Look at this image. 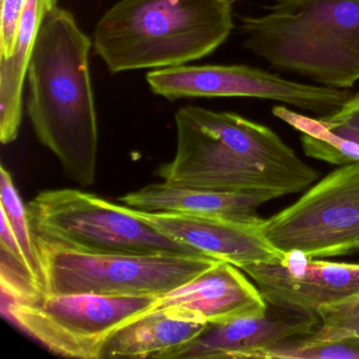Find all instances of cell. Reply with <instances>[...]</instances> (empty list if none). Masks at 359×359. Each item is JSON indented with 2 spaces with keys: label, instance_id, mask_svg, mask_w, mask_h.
I'll list each match as a JSON object with an SVG mask.
<instances>
[{
  "label": "cell",
  "instance_id": "cell-1",
  "mask_svg": "<svg viewBox=\"0 0 359 359\" xmlns=\"http://www.w3.org/2000/svg\"><path fill=\"white\" fill-rule=\"evenodd\" d=\"M175 123V155L155 172L167 184L278 198L306 190L320 176L273 130L236 113L187 106Z\"/></svg>",
  "mask_w": 359,
  "mask_h": 359
},
{
  "label": "cell",
  "instance_id": "cell-2",
  "mask_svg": "<svg viewBox=\"0 0 359 359\" xmlns=\"http://www.w3.org/2000/svg\"><path fill=\"white\" fill-rule=\"evenodd\" d=\"M93 41L74 15L55 7L41 25L27 79L28 115L39 142L81 187L95 182L98 127L90 74Z\"/></svg>",
  "mask_w": 359,
  "mask_h": 359
},
{
  "label": "cell",
  "instance_id": "cell-3",
  "mask_svg": "<svg viewBox=\"0 0 359 359\" xmlns=\"http://www.w3.org/2000/svg\"><path fill=\"white\" fill-rule=\"evenodd\" d=\"M233 0H119L93 34L113 74L171 68L207 57L234 29Z\"/></svg>",
  "mask_w": 359,
  "mask_h": 359
},
{
  "label": "cell",
  "instance_id": "cell-4",
  "mask_svg": "<svg viewBox=\"0 0 359 359\" xmlns=\"http://www.w3.org/2000/svg\"><path fill=\"white\" fill-rule=\"evenodd\" d=\"M239 22L243 48L279 72L335 89L359 81V0H276Z\"/></svg>",
  "mask_w": 359,
  "mask_h": 359
},
{
  "label": "cell",
  "instance_id": "cell-5",
  "mask_svg": "<svg viewBox=\"0 0 359 359\" xmlns=\"http://www.w3.org/2000/svg\"><path fill=\"white\" fill-rule=\"evenodd\" d=\"M28 212L36 236L74 251L205 256L155 228L134 208L75 189L39 193Z\"/></svg>",
  "mask_w": 359,
  "mask_h": 359
},
{
  "label": "cell",
  "instance_id": "cell-6",
  "mask_svg": "<svg viewBox=\"0 0 359 359\" xmlns=\"http://www.w3.org/2000/svg\"><path fill=\"white\" fill-rule=\"evenodd\" d=\"M46 295L161 296L218 262L208 256L93 254L36 236Z\"/></svg>",
  "mask_w": 359,
  "mask_h": 359
},
{
  "label": "cell",
  "instance_id": "cell-7",
  "mask_svg": "<svg viewBox=\"0 0 359 359\" xmlns=\"http://www.w3.org/2000/svg\"><path fill=\"white\" fill-rule=\"evenodd\" d=\"M158 296L94 294L43 295L30 302L4 299L3 313L25 333L56 355L100 359L111 335L153 310Z\"/></svg>",
  "mask_w": 359,
  "mask_h": 359
},
{
  "label": "cell",
  "instance_id": "cell-8",
  "mask_svg": "<svg viewBox=\"0 0 359 359\" xmlns=\"http://www.w3.org/2000/svg\"><path fill=\"white\" fill-rule=\"evenodd\" d=\"M266 241L281 253L312 258L359 253V161L340 165L295 203L264 219Z\"/></svg>",
  "mask_w": 359,
  "mask_h": 359
},
{
  "label": "cell",
  "instance_id": "cell-9",
  "mask_svg": "<svg viewBox=\"0 0 359 359\" xmlns=\"http://www.w3.org/2000/svg\"><path fill=\"white\" fill-rule=\"evenodd\" d=\"M147 81L155 95L169 100L247 97L283 102L318 117L335 114L352 94L348 89L306 85L245 65L177 66L151 70Z\"/></svg>",
  "mask_w": 359,
  "mask_h": 359
},
{
  "label": "cell",
  "instance_id": "cell-10",
  "mask_svg": "<svg viewBox=\"0 0 359 359\" xmlns=\"http://www.w3.org/2000/svg\"><path fill=\"white\" fill-rule=\"evenodd\" d=\"M272 306L319 317L321 306L359 292V264L312 258L302 251L241 268Z\"/></svg>",
  "mask_w": 359,
  "mask_h": 359
},
{
  "label": "cell",
  "instance_id": "cell-11",
  "mask_svg": "<svg viewBox=\"0 0 359 359\" xmlns=\"http://www.w3.org/2000/svg\"><path fill=\"white\" fill-rule=\"evenodd\" d=\"M319 325L320 317L268 304L264 314L208 325L171 359H251L257 351L310 337Z\"/></svg>",
  "mask_w": 359,
  "mask_h": 359
},
{
  "label": "cell",
  "instance_id": "cell-12",
  "mask_svg": "<svg viewBox=\"0 0 359 359\" xmlns=\"http://www.w3.org/2000/svg\"><path fill=\"white\" fill-rule=\"evenodd\" d=\"M135 210L140 217L168 236L208 257L230 262L239 269L256 262H273L283 255L264 237L262 231L264 220L247 222Z\"/></svg>",
  "mask_w": 359,
  "mask_h": 359
},
{
  "label": "cell",
  "instance_id": "cell-13",
  "mask_svg": "<svg viewBox=\"0 0 359 359\" xmlns=\"http://www.w3.org/2000/svg\"><path fill=\"white\" fill-rule=\"evenodd\" d=\"M158 308L180 309L215 325L264 314L268 302L238 266L218 260L192 280L158 296L153 309Z\"/></svg>",
  "mask_w": 359,
  "mask_h": 359
},
{
  "label": "cell",
  "instance_id": "cell-14",
  "mask_svg": "<svg viewBox=\"0 0 359 359\" xmlns=\"http://www.w3.org/2000/svg\"><path fill=\"white\" fill-rule=\"evenodd\" d=\"M277 197L266 192H217L184 188L161 182L151 184L118 198L127 207L147 212L224 217L247 222H262L260 205Z\"/></svg>",
  "mask_w": 359,
  "mask_h": 359
},
{
  "label": "cell",
  "instance_id": "cell-15",
  "mask_svg": "<svg viewBox=\"0 0 359 359\" xmlns=\"http://www.w3.org/2000/svg\"><path fill=\"white\" fill-rule=\"evenodd\" d=\"M208 325L201 317L180 309H153L117 329L104 344L100 359H171Z\"/></svg>",
  "mask_w": 359,
  "mask_h": 359
},
{
  "label": "cell",
  "instance_id": "cell-16",
  "mask_svg": "<svg viewBox=\"0 0 359 359\" xmlns=\"http://www.w3.org/2000/svg\"><path fill=\"white\" fill-rule=\"evenodd\" d=\"M58 0H26L12 56L0 58V140L18 138L24 111L25 79L41 25Z\"/></svg>",
  "mask_w": 359,
  "mask_h": 359
},
{
  "label": "cell",
  "instance_id": "cell-17",
  "mask_svg": "<svg viewBox=\"0 0 359 359\" xmlns=\"http://www.w3.org/2000/svg\"><path fill=\"white\" fill-rule=\"evenodd\" d=\"M0 192L1 212L5 214L20 243L25 260L34 278L43 285V270L41 256L37 248L36 235L33 230L29 216L28 207L22 203V197L14 184L10 172L1 165L0 171ZM45 290V289H43Z\"/></svg>",
  "mask_w": 359,
  "mask_h": 359
},
{
  "label": "cell",
  "instance_id": "cell-18",
  "mask_svg": "<svg viewBox=\"0 0 359 359\" xmlns=\"http://www.w3.org/2000/svg\"><path fill=\"white\" fill-rule=\"evenodd\" d=\"M251 359H359V338L290 341L257 351Z\"/></svg>",
  "mask_w": 359,
  "mask_h": 359
},
{
  "label": "cell",
  "instance_id": "cell-19",
  "mask_svg": "<svg viewBox=\"0 0 359 359\" xmlns=\"http://www.w3.org/2000/svg\"><path fill=\"white\" fill-rule=\"evenodd\" d=\"M320 325L308 341L359 338V292L339 302L321 306Z\"/></svg>",
  "mask_w": 359,
  "mask_h": 359
},
{
  "label": "cell",
  "instance_id": "cell-20",
  "mask_svg": "<svg viewBox=\"0 0 359 359\" xmlns=\"http://www.w3.org/2000/svg\"><path fill=\"white\" fill-rule=\"evenodd\" d=\"M25 6L26 0H1L0 58L10 57L14 53Z\"/></svg>",
  "mask_w": 359,
  "mask_h": 359
}]
</instances>
